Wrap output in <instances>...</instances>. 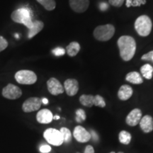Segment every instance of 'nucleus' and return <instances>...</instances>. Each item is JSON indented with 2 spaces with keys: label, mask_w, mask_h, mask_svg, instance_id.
Listing matches in <instances>:
<instances>
[{
  "label": "nucleus",
  "mask_w": 153,
  "mask_h": 153,
  "mask_svg": "<svg viewBox=\"0 0 153 153\" xmlns=\"http://www.w3.org/2000/svg\"><path fill=\"white\" fill-rule=\"evenodd\" d=\"M40 151L41 153H48L51 151V147L48 145H43L40 148Z\"/></svg>",
  "instance_id": "2f4dec72"
},
{
  "label": "nucleus",
  "mask_w": 153,
  "mask_h": 153,
  "mask_svg": "<svg viewBox=\"0 0 153 153\" xmlns=\"http://www.w3.org/2000/svg\"><path fill=\"white\" fill-rule=\"evenodd\" d=\"M8 47V42L4 38L0 36V52L4 51Z\"/></svg>",
  "instance_id": "cd10ccee"
},
{
  "label": "nucleus",
  "mask_w": 153,
  "mask_h": 153,
  "mask_svg": "<svg viewBox=\"0 0 153 153\" xmlns=\"http://www.w3.org/2000/svg\"><path fill=\"white\" fill-rule=\"evenodd\" d=\"M70 7L76 13H83L87 10L89 6V0H69Z\"/></svg>",
  "instance_id": "9b49d317"
},
{
  "label": "nucleus",
  "mask_w": 153,
  "mask_h": 153,
  "mask_svg": "<svg viewBox=\"0 0 153 153\" xmlns=\"http://www.w3.org/2000/svg\"><path fill=\"white\" fill-rule=\"evenodd\" d=\"M141 60L145 61H151L153 62V51H150V52L143 55L141 57Z\"/></svg>",
  "instance_id": "c85d7f7f"
},
{
  "label": "nucleus",
  "mask_w": 153,
  "mask_h": 153,
  "mask_svg": "<svg viewBox=\"0 0 153 153\" xmlns=\"http://www.w3.org/2000/svg\"><path fill=\"white\" fill-rule=\"evenodd\" d=\"M76 121L77 123H82V121L85 120L86 119V114L85 111L82 108L77 109L76 111Z\"/></svg>",
  "instance_id": "a878e982"
},
{
  "label": "nucleus",
  "mask_w": 153,
  "mask_h": 153,
  "mask_svg": "<svg viewBox=\"0 0 153 153\" xmlns=\"http://www.w3.org/2000/svg\"><path fill=\"white\" fill-rule=\"evenodd\" d=\"M94 96L93 95L83 94L79 97V101L83 106L91 107L94 106Z\"/></svg>",
  "instance_id": "412c9836"
},
{
  "label": "nucleus",
  "mask_w": 153,
  "mask_h": 153,
  "mask_svg": "<svg viewBox=\"0 0 153 153\" xmlns=\"http://www.w3.org/2000/svg\"><path fill=\"white\" fill-rule=\"evenodd\" d=\"M94 106L101 107V108H104L106 106V103L104 98L100 95H96L94 98Z\"/></svg>",
  "instance_id": "393cba45"
},
{
  "label": "nucleus",
  "mask_w": 153,
  "mask_h": 153,
  "mask_svg": "<svg viewBox=\"0 0 153 153\" xmlns=\"http://www.w3.org/2000/svg\"><path fill=\"white\" fill-rule=\"evenodd\" d=\"M118 47L120 56L124 61H130L136 51V42L130 36H123L118 38Z\"/></svg>",
  "instance_id": "f257e3e1"
},
{
  "label": "nucleus",
  "mask_w": 153,
  "mask_h": 153,
  "mask_svg": "<svg viewBox=\"0 0 153 153\" xmlns=\"http://www.w3.org/2000/svg\"><path fill=\"white\" fill-rule=\"evenodd\" d=\"M142 118V111L139 108L132 110L126 117V122L130 126H135L139 124Z\"/></svg>",
  "instance_id": "f8f14e48"
},
{
  "label": "nucleus",
  "mask_w": 153,
  "mask_h": 153,
  "mask_svg": "<svg viewBox=\"0 0 153 153\" xmlns=\"http://www.w3.org/2000/svg\"><path fill=\"white\" fill-rule=\"evenodd\" d=\"M38 3L41 4L47 11H53L55 9L56 3L55 0H36Z\"/></svg>",
  "instance_id": "4be33fe9"
},
{
  "label": "nucleus",
  "mask_w": 153,
  "mask_h": 153,
  "mask_svg": "<svg viewBox=\"0 0 153 153\" xmlns=\"http://www.w3.org/2000/svg\"><path fill=\"white\" fill-rule=\"evenodd\" d=\"M77 153H79V152H77Z\"/></svg>",
  "instance_id": "ea45409f"
},
{
  "label": "nucleus",
  "mask_w": 153,
  "mask_h": 153,
  "mask_svg": "<svg viewBox=\"0 0 153 153\" xmlns=\"http://www.w3.org/2000/svg\"><path fill=\"white\" fill-rule=\"evenodd\" d=\"M152 27V21L147 15H141L135 20V29L140 36L145 37L150 35Z\"/></svg>",
  "instance_id": "7ed1b4c3"
},
{
  "label": "nucleus",
  "mask_w": 153,
  "mask_h": 153,
  "mask_svg": "<svg viewBox=\"0 0 153 153\" xmlns=\"http://www.w3.org/2000/svg\"><path fill=\"white\" fill-rule=\"evenodd\" d=\"M133 90L131 86L124 85L120 87L118 92V97L122 101H126L132 97Z\"/></svg>",
  "instance_id": "dca6fc26"
},
{
  "label": "nucleus",
  "mask_w": 153,
  "mask_h": 153,
  "mask_svg": "<svg viewBox=\"0 0 153 153\" xmlns=\"http://www.w3.org/2000/svg\"><path fill=\"white\" fill-rule=\"evenodd\" d=\"M63 138V143H68L72 140V133L70 130L67 128H61L60 130Z\"/></svg>",
  "instance_id": "b1692460"
},
{
  "label": "nucleus",
  "mask_w": 153,
  "mask_h": 153,
  "mask_svg": "<svg viewBox=\"0 0 153 153\" xmlns=\"http://www.w3.org/2000/svg\"><path fill=\"white\" fill-rule=\"evenodd\" d=\"M15 79L21 85H33L37 81V76L31 70H19L15 74Z\"/></svg>",
  "instance_id": "39448f33"
},
{
  "label": "nucleus",
  "mask_w": 153,
  "mask_h": 153,
  "mask_svg": "<svg viewBox=\"0 0 153 153\" xmlns=\"http://www.w3.org/2000/svg\"><path fill=\"white\" fill-rule=\"evenodd\" d=\"M110 153H115L114 152H110Z\"/></svg>",
  "instance_id": "58836bf2"
},
{
  "label": "nucleus",
  "mask_w": 153,
  "mask_h": 153,
  "mask_svg": "<svg viewBox=\"0 0 153 153\" xmlns=\"http://www.w3.org/2000/svg\"><path fill=\"white\" fill-rule=\"evenodd\" d=\"M85 153H94V150L91 145H87L85 150Z\"/></svg>",
  "instance_id": "f704fd0d"
},
{
  "label": "nucleus",
  "mask_w": 153,
  "mask_h": 153,
  "mask_svg": "<svg viewBox=\"0 0 153 153\" xmlns=\"http://www.w3.org/2000/svg\"><path fill=\"white\" fill-rule=\"evenodd\" d=\"M140 126L141 129L145 133H150L153 130V118L152 116L146 115L141 118L140 121Z\"/></svg>",
  "instance_id": "2eb2a0df"
},
{
  "label": "nucleus",
  "mask_w": 153,
  "mask_h": 153,
  "mask_svg": "<svg viewBox=\"0 0 153 153\" xmlns=\"http://www.w3.org/2000/svg\"><path fill=\"white\" fill-rule=\"evenodd\" d=\"M108 8V4L102 2L99 4V9H100L101 11H106Z\"/></svg>",
  "instance_id": "473e14b6"
},
{
  "label": "nucleus",
  "mask_w": 153,
  "mask_h": 153,
  "mask_svg": "<svg viewBox=\"0 0 153 153\" xmlns=\"http://www.w3.org/2000/svg\"><path fill=\"white\" fill-rule=\"evenodd\" d=\"M44 138L50 144L60 146L63 143V138L60 131L55 128H48L43 133Z\"/></svg>",
  "instance_id": "423d86ee"
},
{
  "label": "nucleus",
  "mask_w": 153,
  "mask_h": 153,
  "mask_svg": "<svg viewBox=\"0 0 153 153\" xmlns=\"http://www.w3.org/2000/svg\"><path fill=\"white\" fill-rule=\"evenodd\" d=\"M73 136L79 143H87L91 139L90 133L81 126L74 128Z\"/></svg>",
  "instance_id": "9d476101"
},
{
  "label": "nucleus",
  "mask_w": 153,
  "mask_h": 153,
  "mask_svg": "<svg viewBox=\"0 0 153 153\" xmlns=\"http://www.w3.org/2000/svg\"><path fill=\"white\" fill-rule=\"evenodd\" d=\"M53 119V116L52 112L48 109L44 108L38 112L36 115V120L38 123L42 124L50 123Z\"/></svg>",
  "instance_id": "4468645a"
},
{
  "label": "nucleus",
  "mask_w": 153,
  "mask_h": 153,
  "mask_svg": "<svg viewBox=\"0 0 153 153\" xmlns=\"http://www.w3.org/2000/svg\"><path fill=\"white\" fill-rule=\"evenodd\" d=\"M59 118H60V116H53V119H55V120H58Z\"/></svg>",
  "instance_id": "e433bc0d"
},
{
  "label": "nucleus",
  "mask_w": 153,
  "mask_h": 153,
  "mask_svg": "<svg viewBox=\"0 0 153 153\" xmlns=\"http://www.w3.org/2000/svg\"><path fill=\"white\" fill-rule=\"evenodd\" d=\"M118 153H123V152H118Z\"/></svg>",
  "instance_id": "4c0bfd02"
},
{
  "label": "nucleus",
  "mask_w": 153,
  "mask_h": 153,
  "mask_svg": "<svg viewBox=\"0 0 153 153\" xmlns=\"http://www.w3.org/2000/svg\"><path fill=\"white\" fill-rule=\"evenodd\" d=\"M47 87L49 92L54 96L61 94L65 91L62 84L55 77H51L48 80Z\"/></svg>",
  "instance_id": "1a4fd4ad"
},
{
  "label": "nucleus",
  "mask_w": 153,
  "mask_h": 153,
  "mask_svg": "<svg viewBox=\"0 0 153 153\" xmlns=\"http://www.w3.org/2000/svg\"><path fill=\"white\" fill-rule=\"evenodd\" d=\"M125 0H108V3L111 5L116 7H120L123 4Z\"/></svg>",
  "instance_id": "7c9ffc66"
},
{
  "label": "nucleus",
  "mask_w": 153,
  "mask_h": 153,
  "mask_svg": "<svg viewBox=\"0 0 153 153\" xmlns=\"http://www.w3.org/2000/svg\"><path fill=\"white\" fill-rule=\"evenodd\" d=\"M64 89L67 94L73 97L79 91V83L75 79H68L64 83Z\"/></svg>",
  "instance_id": "ddd939ff"
},
{
  "label": "nucleus",
  "mask_w": 153,
  "mask_h": 153,
  "mask_svg": "<svg viewBox=\"0 0 153 153\" xmlns=\"http://www.w3.org/2000/svg\"><path fill=\"white\" fill-rule=\"evenodd\" d=\"M119 137V141L120 143H121L122 144L124 145H128L131 143V133H128V131H120L118 135Z\"/></svg>",
  "instance_id": "5701e85b"
},
{
  "label": "nucleus",
  "mask_w": 153,
  "mask_h": 153,
  "mask_svg": "<svg viewBox=\"0 0 153 153\" xmlns=\"http://www.w3.org/2000/svg\"><path fill=\"white\" fill-rule=\"evenodd\" d=\"M145 0H126V6L130 7H139L141 4H145Z\"/></svg>",
  "instance_id": "bb28decb"
},
{
  "label": "nucleus",
  "mask_w": 153,
  "mask_h": 153,
  "mask_svg": "<svg viewBox=\"0 0 153 153\" xmlns=\"http://www.w3.org/2000/svg\"><path fill=\"white\" fill-rule=\"evenodd\" d=\"M141 74L144 76L145 79H151L152 77L153 74V68L149 64H145L143 65L140 68Z\"/></svg>",
  "instance_id": "aec40b11"
},
{
  "label": "nucleus",
  "mask_w": 153,
  "mask_h": 153,
  "mask_svg": "<svg viewBox=\"0 0 153 153\" xmlns=\"http://www.w3.org/2000/svg\"><path fill=\"white\" fill-rule=\"evenodd\" d=\"M126 81L134 85H140L143 82V79L140 73L137 72H131L126 76Z\"/></svg>",
  "instance_id": "a211bd4d"
},
{
  "label": "nucleus",
  "mask_w": 153,
  "mask_h": 153,
  "mask_svg": "<svg viewBox=\"0 0 153 153\" xmlns=\"http://www.w3.org/2000/svg\"><path fill=\"white\" fill-rule=\"evenodd\" d=\"M11 18L15 23L24 24L28 29L33 26V21L29 9L22 8L14 11L11 15Z\"/></svg>",
  "instance_id": "f03ea898"
},
{
  "label": "nucleus",
  "mask_w": 153,
  "mask_h": 153,
  "mask_svg": "<svg viewBox=\"0 0 153 153\" xmlns=\"http://www.w3.org/2000/svg\"><path fill=\"white\" fill-rule=\"evenodd\" d=\"M41 100H42V103H43L44 104H48V100L47 99L43 98V99H41Z\"/></svg>",
  "instance_id": "c9c22d12"
},
{
  "label": "nucleus",
  "mask_w": 153,
  "mask_h": 153,
  "mask_svg": "<svg viewBox=\"0 0 153 153\" xmlns=\"http://www.w3.org/2000/svg\"><path fill=\"white\" fill-rule=\"evenodd\" d=\"M80 51V45L77 42H72L66 48V51L70 57H74L77 55Z\"/></svg>",
  "instance_id": "6ab92c4d"
},
{
  "label": "nucleus",
  "mask_w": 153,
  "mask_h": 153,
  "mask_svg": "<svg viewBox=\"0 0 153 153\" xmlns=\"http://www.w3.org/2000/svg\"><path fill=\"white\" fill-rule=\"evenodd\" d=\"M42 100L38 97H30L26 99L22 105V109L25 113L36 111L41 106Z\"/></svg>",
  "instance_id": "6e6552de"
},
{
  "label": "nucleus",
  "mask_w": 153,
  "mask_h": 153,
  "mask_svg": "<svg viewBox=\"0 0 153 153\" xmlns=\"http://www.w3.org/2000/svg\"><path fill=\"white\" fill-rule=\"evenodd\" d=\"M115 33V27L112 24L101 25L97 26L94 30V36L99 41L110 40Z\"/></svg>",
  "instance_id": "20e7f679"
},
{
  "label": "nucleus",
  "mask_w": 153,
  "mask_h": 153,
  "mask_svg": "<svg viewBox=\"0 0 153 153\" xmlns=\"http://www.w3.org/2000/svg\"><path fill=\"white\" fill-rule=\"evenodd\" d=\"M90 135H91V138L92 137V139L94 141H97V140H99L98 135H97V133H96L94 131H93V130H91V131Z\"/></svg>",
  "instance_id": "72a5a7b5"
},
{
  "label": "nucleus",
  "mask_w": 153,
  "mask_h": 153,
  "mask_svg": "<svg viewBox=\"0 0 153 153\" xmlns=\"http://www.w3.org/2000/svg\"><path fill=\"white\" fill-rule=\"evenodd\" d=\"M1 94L4 98L14 100V99H17L22 97V91L17 86L13 85V84H9L2 89Z\"/></svg>",
  "instance_id": "0eeeda50"
},
{
  "label": "nucleus",
  "mask_w": 153,
  "mask_h": 153,
  "mask_svg": "<svg viewBox=\"0 0 153 153\" xmlns=\"http://www.w3.org/2000/svg\"><path fill=\"white\" fill-rule=\"evenodd\" d=\"M33 26L28 29V37L29 39H31L34 36L37 35V34L41 32L44 27V24L43 22L39 20H36L33 22Z\"/></svg>",
  "instance_id": "f3484780"
},
{
  "label": "nucleus",
  "mask_w": 153,
  "mask_h": 153,
  "mask_svg": "<svg viewBox=\"0 0 153 153\" xmlns=\"http://www.w3.org/2000/svg\"><path fill=\"white\" fill-rule=\"evenodd\" d=\"M52 53L54 54L55 56H62L64 55L65 53V50L62 48H56L52 51Z\"/></svg>",
  "instance_id": "c756f323"
}]
</instances>
